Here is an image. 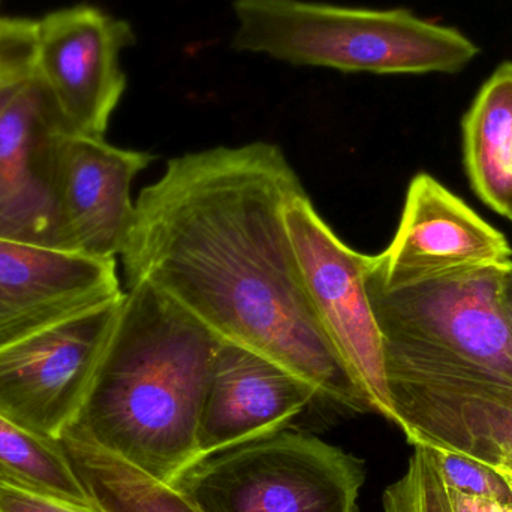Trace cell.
<instances>
[{
    "mask_svg": "<svg viewBox=\"0 0 512 512\" xmlns=\"http://www.w3.org/2000/svg\"><path fill=\"white\" fill-rule=\"evenodd\" d=\"M306 194L276 144L256 141L171 159L141 191L120 258L224 342L265 355L318 399L373 412L313 312L285 213Z\"/></svg>",
    "mask_w": 512,
    "mask_h": 512,
    "instance_id": "cell-1",
    "label": "cell"
},
{
    "mask_svg": "<svg viewBox=\"0 0 512 512\" xmlns=\"http://www.w3.org/2000/svg\"><path fill=\"white\" fill-rule=\"evenodd\" d=\"M221 343L155 286H128L68 429L171 486L197 462L201 408Z\"/></svg>",
    "mask_w": 512,
    "mask_h": 512,
    "instance_id": "cell-2",
    "label": "cell"
},
{
    "mask_svg": "<svg viewBox=\"0 0 512 512\" xmlns=\"http://www.w3.org/2000/svg\"><path fill=\"white\" fill-rule=\"evenodd\" d=\"M233 45L295 66L349 74H456L480 53L465 33L409 9L310 0H234Z\"/></svg>",
    "mask_w": 512,
    "mask_h": 512,
    "instance_id": "cell-3",
    "label": "cell"
},
{
    "mask_svg": "<svg viewBox=\"0 0 512 512\" xmlns=\"http://www.w3.org/2000/svg\"><path fill=\"white\" fill-rule=\"evenodd\" d=\"M364 481L360 457L283 429L200 460L171 486L201 512H358Z\"/></svg>",
    "mask_w": 512,
    "mask_h": 512,
    "instance_id": "cell-4",
    "label": "cell"
},
{
    "mask_svg": "<svg viewBox=\"0 0 512 512\" xmlns=\"http://www.w3.org/2000/svg\"><path fill=\"white\" fill-rule=\"evenodd\" d=\"M391 421L409 444L512 472V382L384 346Z\"/></svg>",
    "mask_w": 512,
    "mask_h": 512,
    "instance_id": "cell-5",
    "label": "cell"
},
{
    "mask_svg": "<svg viewBox=\"0 0 512 512\" xmlns=\"http://www.w3.org/2000/svg\"><path fill=\"white\" fill-rule=\"evenodd\" d=\"M505 265L462 268L391 288L366 280L384 345L481 367L512 382V340L499 307Z\"/></svg>",
    "mask_w": 512,
    "mask_h": 512,
    "instance_id": "cell-6",
    "label": "cell"
},
{
    "mask_svg": "<svg viewBox=\"0 0 512 512\" xmlns=\"http://www.w3.org/2000/svg\"><path fill=\"white\" fill-rule=\"evenodd\" d=\"M285 218L307 295L325 337L373 412L391 421L384 339L366 288L370 255L340 240L307 194L289 204Z\"/></svg>",
    "mask_w": 512,
    "mask_h": 512,
    "instance_id": "cell-7",
    "label": "cell"
},
{
    "mask_svg": "<svg viewBox=\"0 0 512 512\" xmlns=\"http://www.w3.org/2000/svg\"><path fill=\"white\" fill-rule=\"evenodd\" d=\"M123 297L2 346L0 415L42 438L59 439L86 399Z\"/></svg>",
    "mask_w": 512,
    "mask_h": 512,
    "instance_id": "cell-8",
    "label": "cell"
},
{
    "mask_svg": "<svg viewBox=\"0 0 512 512\" xmlns=\"http://www.w3.org/2000/svg\"><path fill=\"white\" fill-rule=\"evenodd\" d=\"M153 159L104 138L60 131L47 164L56 248L92 258L120 256L135 221L132 182Z\"/></svg>",
    "mask_w": 512,
    "mask_h": 512,
    "instance_id": "cell-9",
    "label": "cell"
},
{
    "mask_svg": "<svg viewBox=\"0 0 512 512\" xmlns=\"http://www.w3.org/2000/svg\"><path fill=\"white\" fill-rule=\"evenodd\" d=\"M134 42L128 21L92 5L36 20L35 72L69 134L104 138L128 84L120 60Z\"/></svg>",
    "mask_w": 512,
    "mask_h": 512,
    "instance_id": "cell-10",
    "label": "cell"
},
{
    "mask_svg": "<svg viewBox=\"0 0 512 512\" xmlns=\"http://www.w3.org/2000/svg\"><path fill=\"white\" fill-rule=\"evenodd\" d=\"M512 261L507 237L429 174L409 183L399 227L388 248L369 256L366 280L408 285L439 274Z\"/></svg>",
    "mask_w": 512,
    "mask_h": 512,
    "instance_id": "cell-11",
    "label": "cell"
},
{
    "mask_svg": "<svg viewBox=\"0 0 512 512\" xmlns=\"http://www.w3.org/2000/svg\"><path fill=\"white\" fill-rule=\"evenodd\" d=\"M123 294L116 259L0 239V348Z\"/></svg>",
    "mask_w": 512,
    "mask_h": 512,
    "instance_id": "cell-12",
    "label": "cell"
},
{
    "mask_svg": "<svg viewBox=\"0 0 512 512\" xmlns=\"http://www.w3.org/2000/svg\"><path fill=\"white\" fill-rule=\"evenodd\" d=\"M315 399V388L300 376L222 340L201 408L197 462L286 429Z\"/></svg>",
    "mask_w": 512,
    "mask_h": 512,
    "instance_id": "cell-13",
    "label": "cell"
},
{
    "mask_svg": "<svg viewBox=\"0 0 512 512\" xmlns=\"http://www.w3.org/2000/svg\"><path fill=\"white\" fill-rule=\"evenodd\" d=\"M60 131L66 129L59 111L35 72L0 116V200L23 216L48 248H56L48 153Z\"/></svg>",
    "mask_w": 512,
    "mask_h": 512,
    "instance_id": "cell-14",
    "label": "cell"
},
{
    "mask_svg": "<svg viewBox=\"0 0 512 512\" xmlns=\"http://www.w3.org/2000/svg\"><path fill=\"white\" fill-rule=\"evenodd\" d=\"M463 153L475 194L512 222V62L502 63L472 102Z\"/></svg>",
    "mask_w": 512,
    "mask_h": 512,
    "instance_id": "cell-15",
    "label": "cell"
},
{
    "mask_svg": "<svg viewBox=\"0 0 512 512\" xmlns=\"http://www.w3.org/2000/svg\"><path fill=\"white\" fill-rule=\"evenodd\" d=\"M62 445L81 486L102 512H201L170 484L66 429Z\"/></svg>",
    "mask_w": 512,
    "mask_h": 512,
    "instance_id": "cell-16",
    "label": "cell"
},
{
    "mask_svg": "<svg viewBox=\"0 0 512 512\" xmlns=\"http://www.w3.org/2000/svg\"><path fill=\"white\" fill-rule=\"evenodd\" d=\"M0 484L96 510L57 439L42 438L0 415Z\"/></svg>",
    "mask_w": 512,
    "mask_h": 512,
    "instance_id": "cell-17",
    "label": "cell"
},
{
    "mask_svg": "<svg viewBox=\"0 0 512 512\" xmlns=\"http://www.w3.org/2000/svg\"><path fill=\"white\" fill-rule=\"evenodd\" d=\"M384 512H456L435 450L414 445L405 474L385 489Z\"/></svg>",
    "mask_w": 512,
    "mask_h": 512,
    "instance_id": "cell-18",
    "label": "cell"
},
{
    "mask_svg": "<svg viewBox=\"0 0 512 512\" xmlns=\"http://www.w3.org/2000/svg\"><path fill=\"white\" fill-rule=\"evenodd\" d=\"M36 20L0 17V116L35 75Z\"/></svg>",
    "mask_w": 512,
    "mask_h": 512,
    "instance_id": "cell-19",
    "label": "cell"
},
{
    "mask_svg": "<svg viewBox=\"0 0 512 512\" xmlns=\"http://www.w3.org/2000/svg\"><path fill=\"white\" fill-rule=\"evenodd\" d=\"M435 453L439 471L451 492L512 507L510 487L495 469L451 451L435 450Z\"/></svg>",
    "mask_w": 512,
    "mask_h": 512,
    "instance_id": "cell-20",
    "label": "cell"
},
{
    "mask_svg": "<svg viewBox=\"0 0 512 512\" xmlns=\"http://www.w3.org/2000/svg\"><path fill=\"white\" fill-rule=\"evenodd\" d=\"M0 512H102L63 504L45 496L0 484Z\"/></svg>",
    "mask_w": 512,
    "mask_h": 512,
    "instance_id": "cell-21",
    "label": "cell"
},
{
    "mask_svg": "<svg viewBox=\"0 0 512 512\" xmlns=\"http://www.w3.org/2000/svg\"><path fill=\"white\" fill-rule=\"evenodd\" d=\"M0 239L41 245L38 234L33 230L32 225L2 200H0Z\"/></svg>",
    "mask_w": 512,
    "mask_h": 512,
    "instance_id": "cell-22",
    "label": "cell"
},
{
    "mask_svg": "<svg viewBox=\"0 0 512 512\" xmlns=\"http://www.w3.org/2000/svg\"><path fill=\"white\" fill-rule=\"evenodd\" d=\"M454 511L456 512H511V508L502 507L496 502L487 499L475 498V496L462 495V493L451 492Z\"/></svg>",
    "mask_w": 512,
    "mask_h": 512,
    "instance_id": "cell-23",
    "label": "cell"
},
{
    "mask_svg": "<svg viewBox=\"0 0 512 512\" xmlns=\"http://www.w3.org/2000/svg\"><path fill=\"white\" fill-rule=\"evenodd\" d=\"M499 307L512 340V261L505 265L499 285Z\"/></svg>",
    "mask_w": 512,
    "mask_h": 512,
    "instance_id": "cell-24",
    "label": "cell"
},
{
    "mask_svg": "<svg viewBox=\"0 0 512 512\" xmlns=\"http://www.w3.org/2000/svg\"><path fill=\"white\" fill-rule=\"evenodd\" d=\"M499 475H501L502 478H504L505 483H507V486L510 487V492L512 495V472L508 471H496Z\"/></svg>",
    "mask_w": 512,
    "mask_h": 512,
    "instance_id": "cell-25",
    "label": "cell"
}]
</instances>
